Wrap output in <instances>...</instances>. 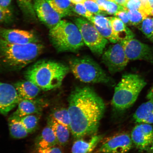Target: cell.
Returning <instances> with one entry per match:
<instances>
[{"mask_svg": "<svg viewBox=\"0 0 153 153\" xmlns=\"http://www.w3.org/2000/svg\"><path fill=\"white\" fill-rule=\"evenodd\" d=\"M70 131L76 139L95 135L106 106L101 97L89 86L76 87L68 98Z\"/></svg>", "mask_w": 153, "mask_h": 153, "instance_id": "cell-1", "label": "cell"}, {"mask_svg": "<svg viewBox=\"0 0 153 153\" xmlns=\"http://www.w3.org/2000/svg\"><path fill=\"white\" fill-rule=\"evenodd\" d=\"M44 48L40 43L17 45L0 37V69L6 71L22 69L34 62Z\"/></svg>", "mask_w": 153, "mask_h": 153, "instance_id": "cell-2", "label": "cell"}, {"mask_svg": "<svg viewBox=\"0 0 153 153\" xmlns=\"http://www.w3.org/2000/svg\"><path fill=\"white\" fill-rule=\"evenodd\" d=\"M70 70L69 66L63 63L42 60L30 66L25 76L42 90L48 91L60 87Z\"/></svg>", "mask_w": 153, "mask_h": 153, "instance_id": "cell-3", "label": "cell"}, {"mask_svg": "<svg viewBox=\"0 0 153 153\" xmlns=\"http://www.w3.org/2000/svg\"><path fill=\"white\" fill-rule=\"evenodd\" d=\"M147 84L138 74H124L115 88L111 104L114 109L123 111L134 104L140 93Z\"/></svg>", "mask_w": 153, "mask_h": 153, "instance_id": "cell-4", "label": "cell"}, {"mask_svg": "<svg viewBox=\"0 0 153 153\" xmlns=\"http://www.w3.org/2000/svg\"><path fill=\"white\" fill-rule=\"evenodd\" d=\"M50 38L53 47L59 52H76L85 44L76 25L61 20L49 30Z\"/></svg>", "mask_w": 153, "mask_h": 153, "instance_id": "cell-5", "label": "cell"}, {"mask_svg": "<svg viewBox=\"0 0 153 153\" xmlns=\"http://www.w3.org/2000/svg\"><path fill=\"white\" fill-rule=\"evenodd\" d=\"M70 69L75 77L87 83L108 84L111 79L92 59L87 56L74 57L69 62Z\"/></svg>", "mask_w": 153, "mask_h": 153, "instance_id": "cell-6", "label": "cell"}, {"mask_svg": "<svg viewBox=\"0 0 153 153\" xmlns=\"http://www.w3.org/2000/svg\"><path fill=\"white\" fill-rule=\"evenodd\" d=\"M74 23L77 26L84 43L94 54L100 56L103 54L108 41L99 33L91 22L82 18H76Z\"/></svg>", "mask_w": 153, "mask_h": 153, "instance_id": "cell-7", "label": "cell"}, {"mask_svg": "<svg viewBox=\"0 0 153 153\" xmlns=\"http://www.w3.org/2000/svg\"><path fill=\"white\" fill-rule=\"evenodd\" d=\"M102 62L111 74L123 70L129 60L120 42L111 45L102 54Z\"/></svg>", "mask_w": 153, "mask_h": 153, "instance_id": "cell-8", "label": "cell"}, {"mask_svg": "<svg viewBox=\"0 0 153 153\" xmlns=\"http://www.w3.org/2000/svg\"><path fill=\"white\" fill-rule=\"evenodd\" d=\"M129 60H141L153 63V47L132 39L120 42Z\"/></svg>", "mask_w": 153, "mask_h": 153, "instance_id": "cell-9", "label": "cell"}, {"mask_svg": "<svg viewBox=\"0 0 153 153\" xmlns=\"http://www.w3.org/2000/svg\"><path fill=\"white\" fill-rule=\"evenodd\" d=\"M133 143L128 133H122L109 137L104 141L95 153H127Z\"/></svg>", "mask_w": 153, "mask_h": 153, "instance_id": "cell-10", "label": "cell"}, {"mask_svg": "<svg viewBox=\"0 0 153 153\" xmlns=\"http://www.w3.org/2000/svg\"><path fill=\"white\" fill-rule=\"evenodd\" d=\"M37 18L47 27L52 28L62 20V17L46 0H32Z\"/></svg>", "mask_w": 153, "mask_h": 153, "instance_id": "cell-11", "label": "cell"}, {"mask_svg": "<svg viewBox=\"0 0 153 153\" xmlns=\"http://www.w3.org/2000/svg\"><path fill=\"white\" fill-rule=\"evenodd\" d=\"M21 100L14 85L0 82V114L7 115Z\"/></svg>", "mask_w": 153, "mask_h": 153, "instance_id": "cell-12", "label": "cell"}, {"mask_svg": "<svg viewBox=\"0 0 153 153\" xmlns=\"http://www.w3.org/2000/svg\"><path fill=\"white\" fill-rule=\"evenodd\" d=\"M133 144L140 151H147L153 143V127L150 124L138 123L131 133Z\"/></svg>", "mask_w": 153, "mask_h": 153, "instance_id": "cell-13", "label": "cell"}, {"mask_svg": "<svg viewBox=\"0 0 153 153\" xmlns=\"http://www.w3.org/2000/svg\"><path fill=\"white\" fill-rule=\"evenodd\" d=\"M0 37L8 42L17 45L40 43L37 36L28 30L0 27Z\"/></svg>", "mask_w": 153, "mask_h": 153, "instance_id": "cell-14", "label": "cell"}, {"mask_svg": "<svg viewBox=\"0 0 153 153\" xmlns=\"http://www.w3.org/2000/svg\"><path fill=\"white\" fill-rule=\"evenodd\" d=\"M48 105L46 101L42 99L22 100L19 103L17 110L10 117L19 118L28 115L41 114Z\"/></svg>", "mask_w": 153, "mask_h": 153, "instance_id": "cell-15", "label": "cell"}, {"mask_svg": "<svg viewBox=\"0 0 153 153\" xmlns=\"http://www.w3.org/2000/svg\"><path fill=\"white\" fill-rule=\"evenodd\" d=\"M104 137V134L94 135L88 141L82 138L76 139L73 144L71 153H92Z\"/></svg>", "mask_w": 153, "mask_h": 153, "instance_id": "cell-16", "label": "cell"}, {"mask_svg": "<svg viewBox=\"0 0 153 153\" xmlns=\"http://www.w3.org/2000/svg\"><path fill=\"white\" fill-rule=\"evenodd\" d=\"M14 85L22 100L36 98L41 91L35 84L27 79L17 82Z\"/></svg>", "mask_w": 153, "mask_h": 153, "instance_id": "cell-17", "label": "cell"}, {"mask_svg": "<svg viewBox=\"0 0 153 153\" xmlns=\"http://www.w3.org/2000/svg\"><path fill=\"white\" fill-rule=\"evenodd\" d=\"M113 33L118 42L132 39L134 34L125 24L117 17H108Z\"/></svg>", "mask_w": 153, "mask_h": 153, "instance_id": "cell-18", "label": "cell"}, {"mask_svg": "<svg viewBox=\"0 0 153 153\" xmlns=\"http://www.w3.org/2000/svg\"><path fill=\"white\" fill-rule=\"evenodd\" d=\"M133 117L137 123L153 124V100H149L140 106Z\"/></svg>", "mask_w": 153, "mask_h": 153, "instance_id": "cell-19", "label": "cell"}, {"mask_svg": "<svg viewBox=\"0 0 153 153\" xmlns=\"http://www.w3.org/2000/svg\"><path fill=\"white\" fill-rule=\"evenodd\" d=\"M47 124L51 126L54 131L58 145L61 146H65L69 139L70 130L50 116L48 118Z\"/></svg>", "mask_w": 153, "mask_h": 153, "instance_id": "cell-20", "label": "cell"}, {"mask_svg": "<svg viewBox=\"0 0 153 153\" xmlns=\"http://www.w3.org/2000/svg\"><path fill=\"white\" fill-rule=\"evenodd\" d=\"M58 145L52 128L48 125L38 136L35 141L36 148H46Z\"/></svg>", "mask_w": 153, "mask_h": 153, "instance_id": "cell-21", "label": "cell"}, {"mask_svg": "<svg viewBox=\"0 0 153 153\" xmlns=\"http://www.w3.org/2000/svg\"><path fill=\"white\" fill-rule=\"evenodd\" d=\"M51 7L62 18L74 14L73 6L70 0H46Z\"/></svg>", "mask_w": 153, "mask_h": 153, "instance_id": "cell-22", "label": "cell"}, {"mask_svg": "<svg viewBox=\"0 0 153 153\" xmlns=\"http://www.w3.org/2000/svg\"><path fill=\"white\" fill-rule=\"evenodd\" d=\"M8 124L10 134L13 138H24L29 134L18 118L10 117Z\"/></svg>", "mask_w": 153, "mask_h": 153, "instance_id": "cell-23", "label": "cell"}, {"mask_svg": "<svg viewBox=\"0 0 153 153\" xmlns=\"http://www.w3.org/2000/svg\"><path fill=\"white\" fill-rule=\"evenodd\" d=\"M100 10L105 14L114 15L120 11H126L124 7L109 0H95Z\"/></svg>", "mask_w": 153, "mask_h": 153, "instance_id": "cell-24", "label": "cell"}, {"mask_svg": "<svg viewBox=\"0 0 153 153\" xmlns=\"http://www.w3.org/2000/svg\"><path fill=\"white\" fill-rule=\"evenodd\" d=\"M50 116L70 131V118L68 109L63 108L54 109Z\"/></svg>", "mask_w": 153, "mask_h": 153, "instance_id": "cell-25", "label": "cell"}, {"mask_svg": "<svg viewBox=\"0 0 153 153\" xmlns=\"http://www.w3.org/2000/svg\"><path fill=\"white\" fill-rule=\"evenodd\" d=\"M40 114H30L19 118L29 133H33L37 130L39 124Z\"/></svg>", "mask_w": 153, "mask_h": 153, "instance_id": "cell-26", "label": "cell"}, {"mask_svg": "<svg viewBox=\"0 0 153 153\" xmlns=\"http://www.w3.org/2000/svg\"><path fill=\"white\" fill-rule=\"evenodd\" d=\"M19 7L27 18L35 20L37 19L32 0H17Z\"/></svg>", "mask_w": 153, "mask_h": 153, "instance_id": "cell-27", "label": "cell"}, {"mask_svg": "<svg viewBox=\"0 0 153 153\" xmlns=\"http://www.w3.org/2000/svg\"><path fill=\"white\" fill-rule=\"evenodd\" d=\"M131 25L139 26L145 19L149 16L146 13L140 10L126 11Z\"/></svg>", "mask_w": 153, "mask_h": 153, "instance_id": "cell-28", "label": "cell"}, {"mask_svg": "<svg viewBox=\"0 0 153 153\" xmlns=\"http://www.w3.org/2000/svg\"><path fill=\"white\" fill-rule=\"evenodd\" d=\"M138 27L143 34L153 43V18L148 17Z\"/></svg>", "mask_w": 153, "mask_h": 153, "instance_id": "cell-29", "label": "cell"}, {"mask_svg": "<svg viewBox=\"0 0 153 153\" xmlns=\"http://www.w3.org/2000/svg\"><path fill=\"white\" fill-rule=\"evenodd\" d=\"M90 22L92 24L95 25L101 28H105L111 26L109 19L103 14L94 15Z\"/></svg>", "mask_w": 153, "mask_h": 153, "instance_id": "cell-30", "label": "cell"}, {"mask_svg": "<svg viewBox=\"0 0 153 153\" xmlns=\"http://www.w3.org/2000/svg\"><path fill=\"white\" fill-rule=\"evenodd\" d=\"M93 25L99 33L103 37L110 42H111L114 44L118 42L115 37H114L113 33L111 26L106 28H101L95 25Z\"/></svg>", "mask_w": 153, "mask_h": 153, "instance_id": "cell-31", "label": "cell"}, {"mask_svg": "<svg viewBox=\"0 0 153 153\" xmlns=\"http://www.w3.org/2000/svg\"><path fill=\"white\" fill-rule=\"evenodd\" d=\"M74 13L87 18L89 21L92 18L93 14L88 11L83 3L73 4Z\"/></svg>", "mask_w": 153, "mask_h": 153, "instance_id": "cell-32", "label": "cell"}, {"mask_svg": "<svg viewBox=\"0 0 153 153\" xmlns=\"http://www.w3.org/2000/svg\"><path fill=\"white\" fill-rule=\"evenodd\" d=\"M83 4L87 10L93 14L97 15L104 13L100 10L98 5L95 0H85Z\"/></svg>", "mask_w": 153, "mask_h": 153, "instance_id": "cell-33", "label": "cell"}, {"mask_svg": "<svg viewBox=\"0 0 153 153\" xmlns=\"http://www.w3.org/2000/svg\"><path fill=\"white\" fill-rule=\"evenodd\" d=\"M13 19L12 10L5 9L0 5V24H8Z\"/></svg>", "mask_w": 153, "mask_h": 153, "instance_id": "cell-34", "label": "cell"}, {"mask_svg": "<svg viewBox=\"0 0 153 153\" xmlns=\"http://www.w3.org/2000/svg\"><path fill=\"white\" fill-rule=\"evenodd\" d=\"M126 11L128 10H140L145 12L140 0H127L124 6Z\"/></svg>", "mask_w": 153, "mask_h": 153, "instance_id": "cell-35", "label": "cell"}, {"mask_svg": "<svg viewBox=\"0 0 153 153\" xmlns=\"http://www.w3.org/2000/svg\"><path fill=\"white\" fill-rule=\"evenodd\" d=\"M59 145L46 148H36L34 153H63V151Z\"/></svg>", "mask_w": 153, "mask_h": 153, "instance_id": "cell-36", "label": "cell"}, {"mask_svg": "<svg viewBox=\"0 0 153 153\" xmlns=\"http://www.w3.org/2000/svg\"><path fill=\"white\" fill-rule=\"evenodd\" d=\"M114 15L120 19L126 25H131L126 11H118Z\"/></svg>", "mask_w": 153, "mask_h": 153, "instance_id": "cell-37", "label": "cell"}, {"mask_svg": "<svg viewBox=\"0 0 153 153\" xmlns=\"http://www.w3.org/2000/svg\"><path fill=\"white\" fill-rule=\"evenodd\" d=\"M140 1H141L143 10H144L145 13L149 16H150V13L152 9L151 8L148 0H140Z\"/></svg>", "mask_w": 153, "mask_h": 153, "instance_id": "cell-38", "label": "cell"}, {"mask_svg": "<svg viewBox=\"0 0 153 153\" xmlns=\"http://www.w3.org/2000/svg\"><path fill=\"white\" fill-rule=\"evenodd\" d=\"M12 0H0V5L3 8L12 10L11 7Z\"/></svg>", "mask_w": 153, "mask_h": 153, "instance_id": "cell-39", "label": "cell"}, {"mask_svg": "<svg viewBox=\"0 0 153 153\" xmlns=\"http://www.w3.org/2000/svg\"><path fill=\"white\" fill-rule=\"evenodd\" d=\"M146 98L149 100H153V85L146 96Z\"/></svg>", "mask_w": 153, "mask_h": 153, "instance_id": "cell-40", "label": "cell"}, {"mask_svg": "<svg viewBox=\"0 0 153 153\" xmlns=\"http://www.w3.org/2000/svg\"><path fill=\"white\" fill-rule=\"evenodd\" d=\"M127 1V0H114L113 1L117 4L123 7Z\"/></svg>", "mask_w": 153, "mask_h": 153, "instance_id": "cell-41", "label": "cell"}, {"mask_svg": "<svg viewBox=\"0 0 153 153\" xmlns=\"http://www.w3.org/2000/svg\"><path fill=\"white\" fill-rule=\"evenodd\" d=\"M85 0H70L74 4H76L78 3H83Z\"/></svg>", "mask_w": 153, "mask_h": 153, "instance_id": "cell-42", "label": "cell"}, {"mask_svg": "<svg viewBox=\"0 0 153 153\" xmlns=\"http://www.w3.org/2000/svg\"><path fill=\"white\" fill-rule=\"evenodd\" d=\"M148 153H153V143L151 146L148 149V150L147 151Z\"/></svg>", "mask_w": 153, "mask_h": 153, "instance_id": "cell-43", "label": "cell"}, {"mask_svg": "<svg viewBox=\"0 0 153 153\" xmlns=\"http://www.w3.org/2000/svg\"><path fill=\"white\" fill-rule=\"evenodd\" d=\"M151 8L153 9V0H148Z\"/></svg>", "mask_w": 153, "mask_h": 153, "instance_id": "cell-44", "label": "cell"}, {"mask_svg": "<svg viewBox=\"0 0 153 153\" xmlns=\"http://www.w3.org/2000/svg\"><path fill=\"white\" fill-rule=\"evenodd\" d=\"M150 16H153V9H152V10H151Z\"/></svg>", "mask_w": 153, "mask_h": 153, "instance_id": "cell-45", "label": "cell"}, {"mask_svg": "<svg viewBox=\"0 0 153 153\" xmlns=\"http://www.w3.org/2000/svg\"><path fill=\"white\" fill-rule=\"evenodd\" d=\"M109 1H113L114 0H109Z\"/></svg>", "mask_w": 153, "mask_h": 153, "instance_id": "cell-46", "label": "cell"}]
</instances>
